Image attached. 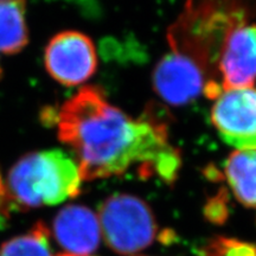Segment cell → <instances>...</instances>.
<instances>
[{
	"label": "cell",
	"instance_id": "cell-6",
	"mask_svg": "<svg viewBox=\"0 0 256 256\" xmlns=\"http://www.w3.org/2000/svg\"><path fill=\"white\" fill-rule=\"evenodd\" d=\"M211 122L224 142L238 150L256 148V89H223L211 108Z\"/></svg>",
	"mask_w": 256,
	"mask_h": 256
},
{
	"label": "cell",
	"instance_id": "cell-14",
	"mask_svg": "<svg viewBox=\"0 0 256 256\" xmlns=\"http://www.w3.org/2000/svg\"><path fill=\"white\" fill-rule=\"evenodd\" d=\"M206 216L210 222L222 224L228 216L226 204L220 198H212L210 202H208V206H206Z\"/></svg>",
	"mask_w": 256,
	"mask_h": 256
},
{
	"label": "cell",
	"instance_id": "cell-1",
	"mask_svg": "<svg viewBox=\"0 0 256 256\" xmlns=\"http://www.w3.org/2000/svg\"><path fill=\"white\" fill-rule=\"evenodd\" d=\"M57 136L78 162L82 180L110 178L140 165L142 174L177 179L180 156L168 127L152 115L132 119L108 102L100 88L83 87L56 114Z\"/></svg>",
	"mask_w": 256,
	"mask_h": 256
},
{
	"label": "cell",
	"instance_id": "cell-8",
	"mask_svg": "<svg viewBox=\"0 0 256 256\" xmlns=\"http://www.w3.org/2000/svg\"><path fill=\"white\" fill-rule=\"evenodd\" d=\"M217 75L223 89L252 87L256 81V25H243L229 34L220 51Z\"/></svg>",
	"mask_w": 256,
	"mask_h": 256
},
{
	"label": "cell",
	"instance_id": "cell-3",
	"mask_svg": "<svg viewBox=\"0 0 256 256\" xmlns=\"http://www.w3.org/2000/svg\"><path fill=\"white\" fill-rule=\"evenodd\" d=\"M81 182L78 162L62 150L28 153L10 170L6 204L18 210L57 206L78 196Z\"/></svg>",
	"mask_w": 256,
	"mask_h": 256
},
{
	"label": "cell",
	"instance_id": "cell-7",
	"mask_svg": "<svg viewBox=\"0 0 256 256\" xmlns=\"http://www.w3.org/2000/svg\"><path fill=\"white\" fill-rule=\"evenodd\" d=\"M210 82L200 64L178 52H170L153 72V88L166 104L183 106L204 94Z\"/></svg>",
	"mask_w": 256,
	"mask_h": 256
},
{
	"label": "cell",
	"instance_id": "cell-10",
	"mask_svg": "<svg viewBox=\"0 0 256 256\" xmlns=\"http://www.w3.org/2000/svg\"><path fill=\"white\" fill-rule=\"evenodd\" d=\"M226 182L240 203L256 208V148L238 150L224 164Z\"/></svg>",
	"mask_w": 256,
	"mask_h": 256
},
{
	"label": "cell",
	"instance_id": "cell-13",
	"mask_svg": "<svg viewBox=\"0 0 256 256\" xmlns=\"http://www.w3.org/2000/svg\"><path fill=\"white\" fill-rule=\"evenodd\" d=\"M203 256H256V244L235 238H217L209 243Z\"/></svg>",
	"mask_w": 256,
	"mask_h": 256
},
{
	"label": "cell",
	"instance_id": "cell-9",
	"mask_svg": "<svg viewBox=\"0 0 256 256\" xmlns=\"http://www.w3.org/2000/svg\"><path fill=\"white\" fill-rule=\"evenodd\" d=\"M52 228L56 241L70 255L90 256L100 246V220L87 206L72 204L63 208Z\"/></svg>",
	"mask_w": 256,
	"mask_h": 256
},
{
	"label": "cell",
	"instance_id": "cell-12",
	"mask_svg": "<svg viewBox=\"0 0 256 256\" xmlns=\"http://www.w3.org/2000/svg\"><path fill=\"white\" fill-rule=\"evenodd\" d=\"M0 256H54L49 243V230L42 222L36 223L28 234L2 243Z\"/></svg>",
	"mask_w": 256,
	"mask_h": 256
},
{
	"label": "cell",
	"instance_id": "cell-15",
	"mask_svg": "<svg viewBox=\"0 0 256 256\" xmlns=\"http://www.w3.org/2000/svg\"><path fill=\"white\" fill-rule=\"evenodd\" d=\"M60 256H75V255H70V254H62V255H60Z\"/></svg>",
	"mask_w": 256,
	"mask_h": 256
},
{
	"label": "cell",
	"instance_id": "cell-5",
	"mask_svg": "<svg viewBox=\"0 0 256 256\" xmlns=\"http://www.w3.org/2000/svg\"><path fill=\"white\" fill-rule=\"evenodd\" d=\"M49 75L66 87L83 84L98 68V55L92 40L78 31H63L51 38L44 52Z\"/></svg>",
	"mask_w": 256,
	"mask_h": 256
},
{
	"label": "cell",
	"instance_id": "cell-2",
	"mask_svg": "<svg viewBox=\"0 0 256 256\" xmlns=\"http://www.w3.org/2000/svg\"><path fill=\"white\" fill-rule=\"evenodd\" d=\"M256 11V0H186L183 14L168 31L174 52L200 64L217 81V63L224 42ZM218 82V81H217Z\"/></svg>",
	"mask_w": 256,
	"mask_h": 256
},
{
	"label": "cell",
	"instance_id": "cell-4",
	"mask_svg": "<svg viewBox=\"0 0 256 256\" xmlns=\"http://www.w3.org/2000/svg\"><path fill=\"white\" fill-rule=\"evenodd\" d=\"M98 220L108 247L122 255L136 254L148 247L158 230L146 202L127 194L107 198L98 210Z\"/></svg>",
	"mask_w": 256,
	"mask_h": 256
},
{
	"label": "cell",
	"instance_id": "cell-11",
	"mask_svg": "<svg viewBox=\"0 0 256 256\" xmlns=\"http://www.w3.org/2000/svg\"><path fill=\"white\" fill-rule=\"evenodd\" d=\"M25 10V0H0V55H14L28 46Z\"/></svg>",
	"mask_w": 256,
	"mask_h": 256
}]
</instances>
